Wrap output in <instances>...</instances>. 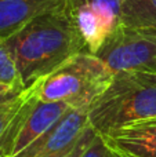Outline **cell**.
<instances>
[{"label": "cell", "mask_w": 156, "mask_h": 157, "mask_svg": "<svg viewBox=\"0 0 156 157\" xmlns=\"http://www.w3.org/2000/svg\"><path fill=\"white\" fill-rule=\"evenodd\" d=\"M6 43L25 88L51 73L71 57L87 51L66 3L30 19L6 39Z\"/></svg>", "instance_id": "1"}, {"label": "cell", "mask_w": 156, "mask_h": 157, "mask_svg": "<svg viewBox=\"0 0 156 157\" xmlns=\"http://www.w3.org/2000/svg\"><path fill=\"white\" fill-rule=\"evenodd\" d=\"M88 121L98 134L156 123V73L116 72L91 103Z\"/></svg>", "instance_id": "2"}, {"label": "cell", "mask_w": 156, "mask_h": 157, "mask_svg": "<svg viewBox=\"0 0 156 157\" xmlns=\"http://www.w3.org/2000/svg\"><path fill=\"white\" fill-rule=\"evenodd\" d=\"M113 72L97 55L87 51L71 57L57 69L29 87L37 101L93 103L112 81Z\"/></svg>", "instance_id": "3"}, {"label": "cell", "mask_w": 156, "mask_h": 157, "mask_svg": "<svg viewBox=\"0 0 156 157\" xmlns=\"http://www.w3.org/2000/svg\"><path fill=\"white\" fill-rule=\"evenodd\" d=\"M94 55H97L113 73H156V29L120 25L112 35L108 36Z\"/></svg>", "instance_id": "4"}, {"label": "cell", "mask_w": 156, "mask_h": 157, "mask_svg": "<svg viewBox=\"0 0 156 157\" xmlns=\"http://www.w3.org/2000/svg\"><path fill=\"white\" fill-rule=\"evenodd\" d=\"M87 51L96 54L120 26V0H65Z\"/></svg>", "instance_id": "5"}, {"label": "cell", "mask_w": 156, "mask_h": 157, "mask_svg": "<svg viewBox=\"0 0 156 157\" xmlns=\"http://www.w3.org/2000/svg\"><path fill=\"white\" fill-rule=\"evenodd\" d=\"M90 106L91 103H86L69 110L51 130L14 157H50L68 149L90 125Z\"/></svg>", "instance_id": "6"}, {"label": "cell", "mask_w": 156, "mask_h": 157, "mask_svg": "<svg viewBox=\"0 0 156 157\" xmlns=\"http://www.w3.org/2000/svg\"><path fill=\"white\" fill-rule=\"evenodd\" d=\"M73 108L76 106H73L69 102H46V101L35 99L29 113L25 117L18 135H17L10 157H14L18 153H21L25 147H28L37 138H40L43 134L51 130Z\"/></svg>", "instance_id": "7"}, {"label": "cell", "mask_w": 156, "mask_h": 157, "mask_svg": "<svg viewBox=\"0 0 156 157\" xmlns=\"http://www.w3.org/2000/svg\"><path fill=\"white\" fill-rule=\"evenodd\" d=\"M101 135L109 149L124 157H156V123L118 128Z\"/></svg>", "instance_id": "8"}, {"label": "cell", "mask_w": 156, "mask_h": 157, "mask_svg": "<svg viewBox=\"0 0 156 157\" xmlns=\"http://www.w3.org/2000/svg\"><path fill=\"white\" fill-rule=\"evenodd\" d=\"M35 99L32 90L25 88L4 102H0V157L11 156L17 135Z\"/></svg>", "instance_id": "9"}, {"label": "cell", "mask_w": 156, "mask_h": 157, "mask_svg": "<svg viewBox=\"0 0 156 157\" xmlns=\"http://www.w3.org/2000/svg\"><path fill=\"white\" fill-rule=\"evenodd\" d=\"M65 4V0H0V39H7L40 14Z\"/></svg>", "instance_id": "10"}, {"label": "cell", "mask_w": 156, "mask_h": 157, "mask_svg": "<svg viewBox=\"0 0 156 157\" xmlns=\"http://www.w3.org/2000/svg\"><path fill=\"white\" fill-rule=\"evenodd\" d=\"M120 25L156 29V0H120Z\"/></svg>", "instance_id": "11"}, {"label": "cell", "mask_w": 156, "mask_h": 157, "mask_svg": "<svg viewBox=\"0 0 156 157\" xmlns=\"http://www.w3.org/2000/svg\"><path fill=\"white\" fill-rule=\"evenodd\" d=\"M0 84H6L11 88L25 90L6 39H0Z\"/></svg>", "instance_id": "12"}, {"label": "cell", "mask_w": 156, "mask_h": 157, "mask_svg": "<svg viewBox=\"0 0 156 157\" xmlns=\"http://www.w3.org/2000/svg\"><path fill=\"white\" fill-rule=\"evenodd\" d=\"M97 134V131L94 130L91 125H88L86 128V131L80 135V138L75 142L72 146H69L68 149L62 150V152L57 153L54 156H50V157H80L83 155V152L86 150V147L90 145V142L93 141L94 135Z\"/></svg>", "instance_id": "13"}, {"label": "cell", "mask_w": 156, "mask_h": 157, "mask_svg": "<svg viewBox=\"0 0 156 157\" xmlns=\"http://www.w3.org/2000/svg\"><path fill=\"white\" fill-rule=\"evenodd\" d=\"M80 157H109V147L105 144L101 134L97 132L94 135L93 141L86 147V150Z\"/></svg>", "instance_id": "14"}, {"label": "cell", "mask_w": 156, "mask_h": 157, "mask_svg": "<svg viewBox=\"0 0 156 157\" xmlns=\"http://www.w3.org/2000/svg\"><path fill=\"white\" fill-rule=\"evenodd\" d=\"M22 90L21 88H14V90H10V91L4 92V94H0V102H4V101H7L8 98L14 97V95H17L18 92H21Z\"/></svg>", "instance_id": "15"}, {"label": "cell", "mask_w": 156, "mask_h": 157, "mask_svg": "<svg viewBox=\"0 0 156 157\" xmlns=\"http://www.w3.org/2000/svg\"><path fill=\"white\" fill-rule=\"evenodd\" d=\"M10 90H14V88H11V87L6 86V84H0V94H4V92L10 91Z\"/></svg>", "instance_id": "16"}, {"label": "cell", "mask_w": 156, "mask_h": 157, "mask_svg": "<svg viewBox=\"0 0 156 157\" xmlns=\"http://www.w3.org/2000/svg\"><path fill=\"white\" fill-rule=\"evenodd\" d=\"M108 147H109V146H108ZM109 157H124V156L119 155V153H116V152H115V150L109 149Z\"/></svg>", "instance_id": "17"}]
</instances>
